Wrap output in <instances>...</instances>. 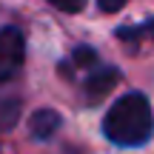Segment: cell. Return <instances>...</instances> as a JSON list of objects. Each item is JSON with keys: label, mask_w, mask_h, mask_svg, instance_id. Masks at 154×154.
Wrapping results in <instances>:
<instances>
[{"label": "cell", "mask_w": 154, "mask_h": 154, "mask_svg": "<svg viewBox=\"0 0 154 154\" xmlns=\"http://www.w3.org/2000/svg\"><path fill=\"white\" fill-rule=\"evenodd\" d=\"M151 128H154L151 106L137 91L123 94L109 109V114L103 120L106 137L111 143H117V146H143L151 137Z\"/></svg>", "instance_id": "cell-1"}, {"label": "cell", "mask_w": 154, "mask_h": 154, "mask_svg": "<svg viewBox=\"0 0 154 154\" xmlns=\"http://www.w3.org/2000/svg\"><path fill=\"white\" fill-rule=\"evenodd\" d=\"M23 54H26V43L17 29H3L0 32V83L11 80L23 66Z\"/></svg>", "instance_id": "cell-2"}, {"label": "cell", "mask_w": 154, "mask_h": 154, "mask_svg": "<svg viewBox=\"0 0 154 154\" xmlns=\"http://www.w3.org/2000/svg\"><path fill=\"white\" fill-rule=\"evenodd\" d=\"M29 128H32V134L37 140H46L60 128V114L51 111V109H37L32 114V120H29Z\"/></svg>", "instance_id": "cell-3"}, {"label": "cell", "mask_w": 154, "mask_h": 154, "mask_svg": "<svg viewBox=\"0 0 154 154\" xmlns=\"http://www.w3.org/2000/svg\"><path fill=\"white\" fill-rule=\"evenodd\" d=\"M120 80V74L114 72V69H109V66H97L91 72V77H88L86 80V88H88V97H103L106 91H109L111 86H114V83Z\"/></svg>", "instance_id": "cell-4"}, {"label": "cell", "mask_w": 154, "mask_h": 154, "mask_svg": "<svg viewBox=\"0 0 154 154\" xmlns=\"http://www.w3.org/2000/svg\"><path fill=\"white\" fill-rule=\"evenodd\" d=\"M117 37L126 40V43H134V40H154V17L151 20H146L143 26H131V29H120L117 32Z\"/></svg>", "instance_id": "cell-5"}, {"label": "cell", "mask_w": 154, "mask_h": 154, "mask_svg": "<svg viewBox=\"0 0 154 154\" xmlns=\"http://www.w3.org/2000/svg\"><path fill=\"white\" fill-rule=\"evenodd\" d=\"M51 6H57V9L63 11H80L83 6H86V0H49Z\"/></svg>", "instance_id": "cell-6"}, {"label": "cell", "mask_w": 154, "mask_h": 154, "mask_svg": "<svg viewBox=\"0 0 154 154\" xmlns=\"http://www.w3.org/2000/svg\"><path fill=\"white\" fill-rule=\"evenodd\" d=\"M97 3H100V9H103V11H117V9L126 6V0H97Z\"/></svg>", "instance_id": "cell-7"}]
</instances>
